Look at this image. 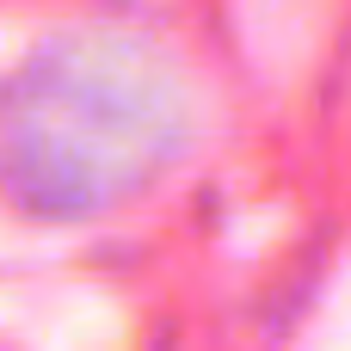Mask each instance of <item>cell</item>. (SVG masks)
Here are the masks:
<instances>
[{
	"instance_id": "cell-1",
	"label": "cell",
	"mask_w": 351,
	"mask_h": 351,
	"mask_svg": "<svg viewBox=\"0 0 351 351\" xmlns=\"http://www.w3.org/2000/svg\"><path fill=\"white\" fill-rule=\"evenodd\" d=\"M179 142V86L123 43L49 49L0 86V191L31 210L117 204L148 185Z\"/></svg>"
}]
</instances>
